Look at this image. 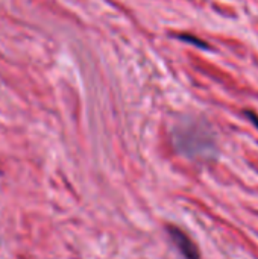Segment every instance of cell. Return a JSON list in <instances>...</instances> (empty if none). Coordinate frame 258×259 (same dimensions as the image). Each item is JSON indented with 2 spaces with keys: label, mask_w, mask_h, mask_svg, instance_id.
<instances>
[{
  "label": "cell",
  "mask_w": 258,
  "mask_h": 259,
  "mask_svg": "<svg viewBox=\"0 0 258 259\" xmlns=\"http://www.w3.org/2000/svg\"><path fill=\"white\" fill-rule=\"evenodd\" d=\"M176 150L190 159H210L217 153L216 137L207 121L196 117H184L172 132Z\"/></svg>",
  "instance_id": "1"
},
{
  "label": "cell",
  "mask_w": 258,
  "mask_h": 259,
  "mask_svg": "<svg viewBox=\"0 0 258 259\" xmlns=\"http://www.w3.org/2000/svg\"><path fill=\"white\" fill-rule=\"evenodd\" d=\"M167 232H169L172 243L175 244V247L184 258L199 259V250H198L196 244L190 240V237L184 231H181L176 226H167Z\"/></svg>",
  "instance_id": "2"
},
{
  "label": "cell",
  "mask_w": 258,
  "mask_h": 259,
  "mask_svg": "<svg viewBox=\"0 0 258 259\" xmlns=\"http://www.w3.org/2000/svg\"><path fill=\"white\" fill-rule=\"evenodd\" d=\"M179 38L184 39V41H187V42L196 44V46H199V47H202V49H207V44H205L204 41H201V39H198V38H192V35H181Z\"/></svg>",
  "instance_id": "3"
},
{
  "label": "cell",
  "mask_w": 258,
  "mask_h": 259,
  "mask_svg": "<svg viewBox=\"0 0 258 259\" xmlns=\"http://www.w3.org/2000/svg\"><path fill=\"white\" fill-rule=\"evenodd\" d=\"M246 115H248V117H249V118L254 121V124H255V126H258V117H255V115H254L252 112H249V111L246 112Z\"/></svg>",
  "instance_id": "4"
}]
</instances>
